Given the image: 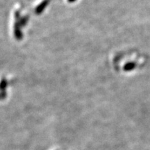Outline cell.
I'll use <instances>...</instances> for the list:
<instances>
[{"label":"cell","mask_w":150,"mask_h":150,"mask_svg":"<svg viewBox=\"0 0 150 150\" xmlns=\"http://www.w3.org/2000/svg\"><path fill=\"white\" fill-rule=\"evenodd\" d=\"M135 67H136V63H129V64L127 65V66H126V70H133V69L135 68Z\"/></svg>","instance_id":"obj_1"}]
</instances>
